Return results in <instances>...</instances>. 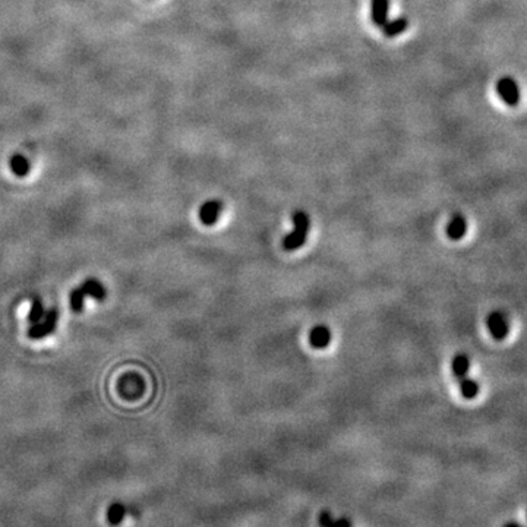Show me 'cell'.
<instances>
[{"label":"cell","mask_w":527,"mask_h":527,"mask_svg":"<svg viewBox=\"0 0 527 527\" xmlns=\"http://www.w3.org/2000/svg\"><path fill=\"white\" fill-rule=\"evenodd\" d=\"M486 324H488L489 332L492 334V337L495 340H504L510 332V325H508L505 315L498 312V311L489 314V316L486 319Z\"/></svg>","instance_id":"8992f818"},{"label":"cell","mask_w":527,"mask_h":527,"mask_svg":"<svg viewBox=\"0 0 527 527\" xmlns=\"http://www.w3.org/2000/svg\"><path fill=\"white\" fill-rule=\"evenodd\" d=\"M59 321L56 309H45L38 297L31 302L28 314V337L33 340H41L47 335L55 332Z\"/></svg>","instance_id":"6da1fadb"},{"label":"cell","mask_w":527,"mask_h":527,"mask_svg":"<svg viewBox=\"0 0 527 527\" xmlns=\"http://www.w3.org/2000/svg\"><path fill=\"white\" fill-rule=\"evenodd\" d=\"M390 0H371V20L374 25L382 28L388 22Z\"/></svg>","instance_id":"52a82bcc"},{"label":"cell","mask_w":527,"mask_h":527,"mask_svg":"<svg viewBox=\"0 0 527 527\" xmlns=\"http://www.w3.org/2000/svg\"><path fill=\"white\" fill-rule=\"evenodd\" d=\"M293 230L287 233L283 239V248L287 252H293L300 249L308 241V234L311 229V218L307 211L296 210L292 214Z\"/></svg>","instance_id":"7a4b0ae2"},{"label":"cell","mask_w":527,"mask_h":527,"mask_svg":"<svg viewBox=\"0 0 527 527\" xmlns=\"http://www.w3.org/2000/svg\"><path fill=\"white\" fill-rule=\"evenodd\" d=\"M10 170L20 178H24L29 171V162L24 155H13L10 158Z\"/></svg>","instance_id":"7c38bea8"},{"label":"cell","mask_w":527,"mask_h":527,"mask_svg":"<svg viewBox=\"0 0 527 527\" xmlns=\"http://www.w3.org/2000/svg\"><path fill=\"white\" fill-rule=\"evenodd\" d=\"M503 527H523V526L516 523V521H510V523H505Z\"/></svg>","instance_id":"9a60e30c"},{"label":"cell","mask_w":527,"mask_h":527,"mask_svg":"<svg viewBox=\"0 0 527 527\" xmlns=\"http://www.w3.org/2000/svg\"><path fill=\"white\" fill-rule=\"evenodd\" d=\"M223 210H225V204L220 199H210L199 206L198 217L204 226H214L218 221Z\"/></svg>","instance_id":"5b68a950"},{"label":"cell","mask_w":527,"mask_h":527,"mask_svg":"<svg viewBox=\"0 0 527 527\" xmlns=\"http://www.w3.org/2000/svg\"><path fill=\"white\" fill-rule=\"evenodd\" d=\"M497 92L500 99L505 101L508 106H517L520 101V88L513 78L504 76L497 84Z\"/></svg>","instance_id":"277c9868"},{"label":"cell","mask_w":527,"mask_h":527,"mask_svg":"<svg viewBox=\"0 0 527 527\" xmlns=\"http://www.w3.org/2000/svg\"><path fill=\"white\" fill-rule=\"evenodd\" d=\"M331 337V330L324 324H318L309 332V344L314 349H325L330 346Z\"/></svg>","instance_id":"ba28073f"},{"label":"cell","mask_w":527,"mask_h":527,"mask_svg":"<svg viewBox=\"0 0 527 527\" xmlns=\"http://www.w3.org/2000/svg\"><path fill=\"white\" fill-rule=\"evenodd\" d=\"M451 370H453L454 377L458 381L468 378L469 371H470V359L465 353L456 355L454 359H453V363H451Z\"/></svg>","instance_id":"30bf717a"},{"label":"cell","mask_w":527,"mask_h":527,"mask_svg":"<svg viewBox=\"0 0 527 527\" xmlns=\"http://www.w3.org/2000/svg\"><path fill=\"white\" fill-rule=\"evenodd\" d=\"M460 391H461L463 397L468 398V400H472V398H475L479 394L477 382L470 379L469 377L465 378V379H461L460 381Z\"/></svg>","instance_id":"4fadbf2b"},{"label":"cell","mask_w":527,"mask_h":527,"mask_svg":"<svg viewBox=\"0 0 527 527\" xmlns=\"http://www.w3.org/2000/svg\"><path fill=\"white\" fill-rule=\"evenodd\" d=\"M445 232H447V236H449L451 241H460V239L465 236L466 232H468L466 218L460 216V214H456L449 221V225H447V227H445Z\"/></svg>","instance_id":"9c48e42d"},{"label":"cell","mask_w":527,"mask_h":527,"mask_svg":"<svg viewBox=\"0 0 527 527\" xmlns=\"http://www.w3.org/2000/svg\"><path fill=\"white\" fill-rule=\"evenodd\" d=\"M407 20L406 18H395V20H388V22L382 27V33H384L386 37L388 38H394L397 36H400L402 33H405V31L407 29Z\"/></svg>","instance_id":"8fae6325"},{"label":"cell","mask_w":527,"mask_h":527,"mask_svg":"<svg viewBox=\"0 0 527 527\" xmlns=\"http://www.w3.org/2000/svg\"><path fill=\"white\" fill-rule=\"evenodd\" d=\"M87 297L103 300L106 297L104 286L97 279H87L81 286L71 293L69 302L71 308L75 312H81L84 309V302Z\"/></svg>","instance_id":"3957f363"},{"label":"cell","mask_w":527,"mask_h":527,"mask_svg":"<svg viewBox=\"0 0 527 527\" xmlns=\"http://www.w3.org/2000/svg\"><path fill=\"white\" fill-rule=\"evenodd\" d=\"M319 527H350L346 519H334L330 513H323L319 517Z\"/></svg>","instance_id":"5bb4252c"}]
</instances>
